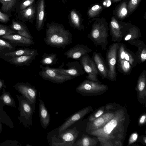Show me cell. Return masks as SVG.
Returning <instances> with one entry per match:
<instances>
[{
    "mask_svg": "<svg viewBox=\"0 0 146 146\" xmlns=\"http://www.w3.org/2000/svg\"><path fill=\"white\" fill-rule=\"evenodd\" d=\"M129 123L125 110H116L114 117L103 126L90 134L98 137L104 143L112 145L121 143L125 137Z\"/></svg>",
    "mask_w": 146,
    "mask_h": 146,
    "instance_id": "6da1fadb",
    "label": "cell"
},
{
    "mask_svg": "<svg viewBox=\"0 0 146 146\" xmlns=\"http://www.w3.org/2000/svg\"><path fill=\"white\" fill-rule=\"evenodd\" d=\"M46 34L44 41L46 45L52 47L64 48L72 42V33L61 25H48L46 28Z\"/></svg>",
    "mask_w": 146,
    "mask_h": 146,
    "instance_id": "7a4b0ae2",
    "label": "cell"
},
{
    "mask_svg": "<svg viewBox=\"0 0 146 146\" xmlns=\"http://www.w3.org/2000/svg\"><path fill=\"white\" fill-rule=\"evenodd\" d=\"M108 23L105 20L97 19L92 24L91 31L87 36L95 45L105 50L108 43Z\"/></svg>",
    "mask_w": 146,
    "mask_h": 146,
    "instance_id": "3957f363",
    "label": "cell"
},
{
    "mask_svg": "<svg viewBox=\"0 0 146 146\" xmlns=\"http://www.w3.org/2000/svg\"><path fill=\"white\" fill-rule=\"evenodd\" d=\"M120 42H114L109 46L106 52V61L109 70L107 79L115 81L117 74L116 70L117 51Z\"/></svg>",
    "mask_w": 146,
    "mask_h": 146,
    "instance_id": "277c9868",
    "label": "cell"
},
{
    "mask_svg": "<svg viewBox=\"0 0 146 146\" xmlns=\"http://www.w3.org/2000/svg\"><path fill=\"white\" fill-rule=\"evenodd\" d=\"M79 132L76 127L67 129L59 134L56 137L52 138V146H73L77 138Z\"/></svg>",
    "mask_w": 146,
    "mask_h": 146,
    "instance_id": "5b68a950",
    "label": "cell"
},
{
    "mask_svg": "<svg viewBox=\"0 0 146 146\" xmlns=\"http://www.w3.org/2000/svg\"><path fill=\"white\" fill-rule=\"evenodd\" d=\"M41 70L38 72L39 75L44 80L54 83L60 84L73 79L75 77L64 75L56 71L54 68L40 65Z\"/></svg>",
    "mask_w": 146,
    "mask_h": 146,
    "instance_id": "8992f818",
    "label": "cell"
},
{
    "mask_svg": "<svg viewBox=\"0 0 146 146\" xmlns=\"http://www.w3.org/2000/svg\"><path fill=\"white\" fill-rule=\"evenodd\" d=\"M17 96L19 101L20 121L25 127H28L32 124V116L34 111L31 104L22 96Z\"/></svg>",
    "mask_w": 146,
    "mask_h": 146,
    "instance_id": "52a82bcc",
    "label": "cell"
},
{
    "mask_svg": "<svg viewBox=\"0 0 146 146\" xmlns=\"http://www.w3.org/2000/svg\"><path fill=\"white\" fill-rule=\"evenodd\" d=\"M14 87L31 104L35 113L37 92L36 88L29 83L23 82L18 83Z\"/></svg>",
    "mask_w": 146,
    "mask_h": 146,
    "instance_id": "ba28073f",
    "label": "cell"
},
{
    "mask_svg": "<svg viewBox=\"0 0 146 146\" xmlns=\"http://www.w3.org/2000/svg\"><path fill=\"white\" fill-rule=\"evenodd\" d=\"M110 27L111 41L121 42L126 34L127 23L119 22L114 17H113L110 22Z\"/></svg>",
    "mask_w": 146,
    "mask_h": 146,
    "instance_id": "9c48e42d",
    "label": "cell"
},
{
    "mask_svg": "<svg viewBox=\"0 0 146 146\" xmlns=\"http://www.w3.org/2000/svg\"><path fill=\"white\" fill-rule=\"evenodd\" d=\"M107 88L106 85L101 84L100 82L87 79L83 81L76 87V91L77 92L85 96L92 92L102 91Z\"/></svg>",
    "mask_w": 146,
    "mask_h": 146,
    "instance_id": "30bf717a",
    "label": "cell"
},
{
    "mask_svg": "<svg viewBox=\"0 0 146 146\" xmlns=\"http://www.w3.org/2000/svg\"><path fill=\"white\" fill-rule=\"evenodd\" d=\"M64 63L62 62L58 68H54L57 72L61 74L68 76L77 77L82 75L85 73L82 66L77 61L69 62L66 65L67 68H63Z\"/></svg>",
    "mask_w": 146,
    "mask_h": 146,
    "instance_id": "8fae6325",
    "label": "cell"
},
{
    "mask_svg": "<svg viewBox=\"0 0 146 146\" xmlns=\"http://www.w3.org/2000/svg\"><path fill=\"white\" fill-rule=\"evenodd\" d=\"M79 60L85 72L88 74L86 76L87 79L99 82L98 79L99 73L96 65L88 54L82 56Z\"/></svg>",
    "mask_w": 146,
    "mask_h": 146,
    "instance_id": "7c38bea8",
    "label": "cell"
},
{
    "mask_svg": "<svg viewBox=\"0 0 146 146\" xmlns=\"http://www.w3.org/2000/svg\"><path fill=\"white\" fill-rule=\"evenodd\" d=\"M113 110L111 111L110 110V111L106 112L98 118L88 122L86 131L90 134L104 125L114 117L116 110L115 109L114 111Z\"/></svg>",
    "mask_w": 146,
    "mask_h": 146,
    "instance_id": "4fadbf2b",
    "label": "cell"
},
{
    "mask_svg": "<svg viewBox=\"0 0 146 146\" xmlns=\"http://www.w3.org/2000/svg\"><path fill=\"white\" fill-rule=\"evenodd\" d=\"M117 59H124L130 63L133 68L138 64V58L133 51L127 48L126 44L120 43L117 51Z\"/></svg>",
    "mask_w": 146,
    "mask_h": 146,
    "instance_id": "5bb4252c",
    "label": "cell"
},
{
    "mask_svg": "<svg viewBox=\"0 0 146 146\" xmlns=\"http://www.w3.org/2000/svg\"><path fill=\"white\" fill-rule=\"evenodd\" d=\"M92 50L86 45L78 44L70 48L64 53L67 59L78 60L82 56L92 52Z\"/></svg>",
    "mask_w": 146,
    "mask_h": 146,
    "instance_id": "9a60e30c",
    "label": "cell"
},
{
    "mask_svg": "<svg viewBox=\"0 0 146 146\" xmlns=\"http://www.w3.org/2000/svg\"><path fill=\"white\" fill-rule=\"evenodd\" d=\"M92 58L96 65L99 74L103 78L107 79L109 68L106 61L101 54L94 52Z\"/></svg>",
    "mask_w": 146,
    "mask_h": 146,
    "instance_id": "2e32d148",
    "label": "cell"
},
{
    "mask_svg": "<svg viewBox=\"0 0 146 146\" xmlns=\"http://www.w3.org/2000/svg\"><path fill=\"white\" fill-rule=\"evenodd\" d=\"M89 107H86L70 116L59 127V134L63 132L76 122L82 118L89 112Z\"/></svg>",
    "mask_w": 146,
    "mask_h": 146,
    "instance_id": "e0dca14e",
    "label": "cell"
},
{
    "mask_svg": "<svg viewBox=\"0 0 146 146\" xmlns=\"http://www.w3.org/2000/svg\"><path fill=\"white\" fill-rule=\"evenodd\" d=\"M11 43L22 46H28L34 44L35 42L32 39L17 34H11L2 36Z\"/></svg>",
    "mask_w": 146,
    "mask_h": 146,
    "instance_id": "ac0fdd59",
    "label": "cell"
},
{
    "mask_svg": "<svg viewBox=\"0 0 146 146\" xmlns=\"http://www.w3.org/2000/svg\"><path fill=\"white\" fill-rule=\"evenodd\" d=\"M39 114L40 123L42 127L45 129L48 126L50 117L49 112L44 104V102L39 96L38 98Z\"/></svg>",
    "mask_w": 146,
    "mask_h": 146,
    "instance_id": "d6986e66",
    "label": "cell"
},
{
    "mask_svg": "<svg viewBox=\"0 0 146 146\" xmlns=\"http://www.w3.org/2000/svg\"><path fill=\"white\" fill-rule=\"evenodd\" d=\"M127 42L138 48L137 50L135 53L138 58V64L144 62L146 59V45L144 42L139 39Z\"/></svg>",
    "mask_w": 146,
    "mask_h": 146,
    "instance_id": "ffe728a7",
    "label": "cell"
},
{
    "mask_svg": "<svg viewBox=\"0 0 146 146\" xmlns=\"http://www.w3.org/2000/svg\"><path fill=\"white\" fill-rule=\"evenodd\" d=\"M38 55V54H36L12 57L9 60V62L16 65L29 66Z\"/></svg>",
    "mask_w": 146,
    "mask_h": 146,
    "instance_id": "44dd1931",
    "label": "cell"
},
{
    "mask_svg": "<svg viewBox=\"0 0 146 146\" xmlns=\"http://www.w3.org/2000/svg\"><path fill=\"white\" fill-rule=\"evenodd\" d=\"M141 36L139 29L136 26L127 23L126 33L123 39L125 41L135 40Z\"/></svg>",
    "mask_w": 146,
    "mask_h": 146,
    "instance_id": "7402d4cb",
    "label": "cell"
},
{
    "mask_svg": "<svg viewBox=\"0 0 146 146\" xmlns=\"http://www.w3.org/2000/svg\"><path fill=\"white\" fill-rule=\"evenodd\" d=\"M44 11V0H40L38 3L36 14V29L38 31L42 28Z\"/></svg>",
    "mask_w": 146,
    "mask_h": 146,
    "instance_id": "603a6c76",
    "label": "cell"
},
{
    "mask_svg": "<svg viewBox=\"0 0 146 146\" xmlns=\"http://www.w3.org/2000/svg\"><path fill=\"white\" fill-rule=\"evenodd\" d=\"M117 70L124 75H129L133 68L129 62L124 59H117Z\"/></svg>",
    "mask_w": 146,
    "mask_h": 146,
    "instance_id": "cb8c5ba5",
    "label": "cell"
},
{
    "mask_svg": "<svg viewBox=\"0 0 146 146\" xmlns=\"http://www.w3.org/2000/svg\"><path fill=\"white\" fill-rule=\"evenodd\" d=\"M38 54V51L35 49L28 48L21 49L16 51L8 52L4 54V56L12 57L25 55H32Z\"/></svg>",
    "mask_w": 146,
    "mask_h": 146,
    "instance_id": "d4e9b609",
    "label": "cell"
},
{
    "mask_svg": "<svg viewBox=\"0 0 146 146\" xmlns=\"http://www.w3.org/2000/svg\"><path fill=\"white\" fill-rule=\"evenodd\" d=\"M56 53H52L49 54L44 53L40 63L42 65L49 66H52L56 63L58 59Z\"/></svg>",
    "mask_w": 146,
    "mask_h": 146,
    "instance_id": "484cf974",
    "label": "cell"
},
{
    "mask_svg": "<svg viewBox=\"0 0 146 146\" xmlns=\"http://www.w3.org/2000/svg\"><path fill=\"white\" fill-rule=\"evenodd\" d=\"M11 27L12 29L17 31L18 35L33 40V37L32 35L23 26L13 21Z\"/></svg>",
    "mask_w": 146,
    "mask_h": 146,
    "instance_id": "4316f807",
    "label": "cell"
},
{
    "mask_svg": "<svg viewBox=\"0 0 146 146\" xmlns=\"http://www.w3.org/2000/svg\"><path fill=\"white\" fill-rule=\"evenodd\" d=\"M2 90L3 92L0 96V100H1L5 105L16 107L15 101L9 93L6 91L4 88Z\"/></svg>",
    "mask_w": 146,
    "mask_h": 146,
    "instance_id": "83f0119b",
    "label": "cell"
},
{
    "mask_svg": "<svg viewBox=\"0 0 146 146\" xmlns=\"http://www.w3.org/2000/svg\"><path fill=\"white\" fill-rule=\"evenodd\" d=\"M116 15L118 18L123 19L127 15V4L126 1L122 2L117 7Z\"/></svg>",
    "mask_w": 146,
    "mask_h": 146,
    "instance_id": "f1b7e54d",
    "label": "cell"
},
{
    "mask_svg": "<svg viewBox=\"0 0 146 146\" xmlns=\"http://www.w3.org/2000/svg\"><path fill=\"white\" fill-rule=\"evenodd\" d=\"M70 16L71 20L74 28L80 30L84 29V27L81 25L79 16L75 11H72Z\"/></svg>",
    "mask_w": 146,
    "mask_h": 146,
    "instance_id": "f546056e",
    "label": "cell"
},
{
    "mask_svg": "<svg viewBox=\"0 0 146 146\" xmlns=\"http://www.w3.org/2000/svg\"><path fill=\"white\" fill-rule=\"evenodd\" d=\"M146 82V71L144 70L139 76L137 85V89L141 92L145 90Z\"/></svg>",
    "mask_w": 146,
    "mask_h": 146,
    "instance_id": "4dcf8cb0",
    "label": "cell"
},
{
    "mask_svg": "<svg viewBox=\"0 0 146 146\" xmlns=\"http://www.w3.org/2000/svg\"><path fill=\"white\" fill-rule=\"evenodd\" d=\"M91 139L88 136L83 134L81 138L74 143L73 146H89L91 145Z\"/></svg>",
    "mask_w": 146,
    "mask_h": 146,
    "instance_id": "1f68e13d",
    "label": "cell"
},
{
    "mask_svg": "<svg viewBox=\"0 0 146 146\" xmlns=\"http://www.w3.org/2000/svg\"><path fill=\"white\" fill-rule=\"evenodd\" d=\"M17 0H0L2 4V10L6 12L11 10Z\"/></svg>",
    "mask_w": 146,
    "mask_h": 146,
    "instance_id": "d6a6232c",
    "label": "cell"
},
{
    "mask_svg": "<svg viewBox=\"0 0 146 146\" xmlns=\"http://www.w3.org/2000/svg\"><path fill=\"white\" fill-rule=\"evenodd\" d=\"M103 9L102 6L98 4L94 5L88 11V16L90 18L97 16L100 13Z\"/></svg>",
    "mask_w": 146,
    "mask_h": 146,
    "instance_id": "836d02e7",
    "label": "cell"
},
{
    "mask_svg": "<svg viewBox=\"0 0 146 146\" xmlns=\"http://www.w3.org/2000/svg\"><path fill=\"white\" fill-rule=\"evenodd\" d=\"M21 12L24 18L27 19H31L33 17L35 10L34 7L31 5L27 9L23 10Z\"/></svg>",
    "mask_w": 146,
    "mask_h": 146,
    "instance_id": "e575fe53",
    "label": "cell"
},
{
    "mask_svg": "<svg viewBox=\"0 0 146 146\" xmlns=\"http://www.w3.org/2000/svg\"><path fill=\"white\" fill-rule=\"evenodd\" d=\"M141 1V0H129L127 5V15H128L136 9Z\"/></svg>",
    "mask_w": 146,
    "mask_h": 146,
    "instance_id": "d590c367",
    "label": "cell"
},
{
    "mask_svg": "<svg viewBox=\"0 0 146 146\" xmlns=\"http://www.w3.org/2000/svg\"><path fill=\"white\" fill-rule=\"evenodd\" d=\"M6 49L10 50H15L14 46L10 43L0 38V52Z\"/></svg>",
    "mask_w": 146,
    "mask_h": 146,
    "instance_id": "8d00e7d4",
    "label": "cell"
},
{
    "mask_svg": "<svg viewBox=\"0 0 146 146\" xmlns=\"http://www.w3.org/2000/svg\"><path fill=\"white\" fill-rule=\"evenodd\" d=\"M16 33L9 29L7 27L0 25V36H3Z\"/></svg>",
    "mask_w": 146,
    "mask_h": 146,
    "instance_id": "74e56055",
    "label": "cell"
},
{
    "mask_svg": "<svg viewBox=\"0 0 146 146\" xmlns=\"http://www.w3.org/2000/svg\"><path fill=\"white\" fill-rule=\"evenodd\" d=\"M35 0H26L23 2L20 6V9L21 10L25 9L27 7L31 5Z\"/></svg>",
    "mask_w": 146,
    "mask_h": 146,
    "instance_id": "f35d334b",
    "label": "cell"
},
{
    "mask_svg": "<svg viewBox=\"0 0 146 146\" xmlns=\"http://www.w3.org/2000/svg\"><path fill=\"white\" fill-rule=\"evenodd\" d=\"M9 20V17L7 15L2 13L0 11V21L6 23Z\"/></svg>",
    "mask_w": 146,
    "mask_h": 146,
    "instance_id": "ab89813d",
    "label": "cell"
},
{
    "mask_svg": "<svg viewBox=\"0 0 146 146\" xmlns=\"http://www.w3.org/2000/svg\"><path fill=\"white\" fill-rule=\"evenodd\" d=\"M138 137V135L136 133H133L131 136L129 140V143H131L135 141Z\"/></svg>",
    "mask_w": 146,
    "mask_h": 146,
    "instance_id": "60d3db41",
    "label": "cell"
},
{
    "mask_svg": "<svg viewBox=\"0 0 146 146\" xmlns=\"http://www.w3.org/2000/svg\"><path fill=\"white\" fill-rule=\"evenodd\" d=\"M104 111L102 110H99L94 115V117L95 119L101 116L103 114Z\"/></svg>",
    "mask_w": 146,
    "mask_h": 146,
    "instance_id": "b9f144b4",
    "label": "cell"
},
{
    "mask_svg": "<svg viewBox=\"0 0 146 146\" xmlns=\"http://www.w3.org/2000/svg\"><path fill=\"white\" fill-rule=\"evenodd\" d=\"M146 115H143L140 117L139 120V123L141 124L144 123L146 121Z\"/></svg>",
    "mask_w": 146,
    "mask_h": 146,
    "instance_id": "7bdbcfd3",
    "label": "cell"
},
{
    "mask_svg": "<svg viewBox=\"0 0 146 146\" xmlns=\"http://www.w3.org/2000/svg\"><path fill=\"white\" fill-rule=\"evenodd\" d=\"M6 87L4 81L0 79V92L1 89L3 88H5Z\"/></svg>",
    "mask_w": 146,
    "mask_h": 146,
    "instance_id": "ee69618b",
    "label": "cell"
},
{
    "mask_svg": "<svg viewBox=\"0 0 146 146\" xmlns=\"http://www.w3.org/2000/svg\"><path fill=\"white\" fill-rule=\"evenodd\" d=\"M111 1L113 2H116L120 1L121 0H111Z\"/></svg>",
    "mask_w": 146,
    "mask_h": 146,
    "instance_id": "f6af8a7d",
    "label": "cell"
},
{
    "mask_svg": "<svg viewBox=\"0 0 146 146\" xmlns=\"http://www.w3.org/2000/svg\"><path fill=\"white\" fill-rule=\"evenodd\" d=\"M1 125H0V133L1 132Z\"/></svg>",
    "mask_w": 146,
    "mask_h": 146,
    "instance_id": "bcb514c9",
    "label": "cell"
}]
</instances>
